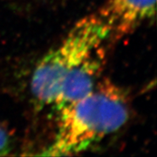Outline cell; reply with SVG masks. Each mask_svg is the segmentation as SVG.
Returning <instances> with one entry per match:
<instances>
[{"mask_svg": "<svg viewBox=\"0 0 157 157\" xmlns=\"http://www.w3.org/2000/svg\"><path fill=\"white\" fill-rule=\"evenodd\" d=\"M59 114L56 136L42 155H70L87 149L123 127L128 119V105L122 90L103 81Z\"/></svg>", "mask_w": 157, "mask_h": 157, "instance_id": "cell-1", "label": "cell"}, {"mask_svg": "<svg viewBox=\"0 0 157 157\" xmlns=\"http://www.w3.org/2000/svg\"><path fill=\"white\" fill-rule=\"evenodd\" d=\"M110 36V25L101 12L78 20L34 69L31 90L39 106H52L66 77L99 50Z\"/></svg>", "mask_w": 157, "mask_h": 157, "instance_id": "cell-2", "label": "cell"}, {"mask_svg": "<svg viewBox=\"0 0 157 157\" xmlns=\"http://www.w3.org/2000/svg\"><path fill=\"white\" fill-rule=\"evenodd\" d=\"M101 62L102 56L100 48L68 74L62 82L52 104L57 112H61L82 100L94 89L101 73Z\"/></svg>", "mask_w": 157, "mask_h": 157, "instance_id": "cell-3", "label": "cell"}, {"mask_svg": "<svg viewBox=\"0 0 157 157\" xmlns=\"http://www.w3.org/2000/svg\"><path fill=\"white\" fill-rule=\"evenodd\" d=\"M155 3L156 0H108L101 12L110 25L111 36H122L154 17Z\"/></svg>", "mask_w": 157, "mask_h": 157, "instance_id": "cell-4", "label": "cell"}, {"mask_svg": "<svg viewBox=\"0 0 157 157\" xmlns=\"http://www.w3.org/2000/svg\"><path fill=\"white\" fill-rule=\"evenodd\" d=\"M10 149V140L9 136L6 130L0 127V155H6Z\"/></svg>", "mask_w": 157, "mask_h": 157, "instance_id": "cell-5", "label": "cell"}]
</instances>
